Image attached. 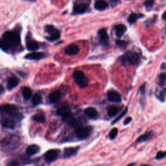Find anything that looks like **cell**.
<instances>
[{"label":"cell","mask_w":166,"mask_h":166,"mask_svg":"<svg viewBox=\"0 0 166 166\" xmlns=\"http://www.w3.org/2000/svg\"><path fill=\"white\" fill-rule=\"evenodd\" d=\"M20 37L16 32L7 31L3 34L1 39V47L2 50L7 51L11 47H17L20 44Z\"/></svg>","instance_id":"6da1fadb"},{"label":"cell","mask_w":166,"mask_h":166,"mask_svg":"<svg viewBox=\"0 0 166 166\" xmlns=\"http://www.w3.org/2000/svg\"><path fill=\"white\" fill-rule=\"evenodd\" d=\"M1 111L4 112L7 115H9L11 118H13L21 119L22 117H23V116L19 112V108L18 107L14 104H5L2 105Z\"/></svg>","instance_id":"7a4b0ae2"},{"label":"cell","mask_w":166,"mask_h":166,"mask_svg":"<svg viewBox=\"0 0 166 166\" xmlns=\"http://www.w3.org/2000/svg\"><path fill=\"white\" fill-rule=\"evenodd\" d=\"M120 61L124 64H129L130 65H135L139 62V56L136 52L128 51L122 56L119 59Z\"/></svg>","instance_id":"3957f363"},{"label":"cell","mask_w":166,"mask_h":166,"mask_svg":"<svg viewBox=\"0 0 166 166\" xmlns=\"http://www.w3.org/2000/svg\"><path fill=\"white\" fill-rule=\"evenodd\" d=\"M73 77L79 87L81 88H85L88 86L89 80L82 71L79 70L74 71Z\"/></svg>","instance_id":"277c9868"},{"label":"cell","mask_w":166,"mask_h":166,"mask_svg":"<svg viewBox=\"0 0 166 166\" xmlns=\"http://www.w3.org/2000/svg\"><path fill=\"white\" fill-rule=\"evenodd\" d=\"M92 127H79L75 130V135L79 140L88 138L92 132Z\"/></svg>","instance_id":"5b68a950"},{"label":"cell","mask_w":166,"mask_h":166,"mask_svg":"<svg viewBox=\"0 0 166 166\" xmlns=\"http://www.w3.org/2000/svg\"><path fill=\"white\" fill-rule=\"evenodd\" d=\"M45 31L48 33L49 36L46 38V39L50 42H54L59 39L60 34L59 30L55 28L54 26L51 25H47L45 27Z\"/></svg>","instance_id":"8992f818"},{"label":"cell","mask_w":166,"mask_h":166,"mask_svg":"<svg viewBox=\"0 0 166 166\" xmlns=\"http://www.w3.org/2000/svg\"><path fill=\"white\" fill-rule=\"evenodd\" d=\"M56 112H57V114L59 116L62 117L64 121H65L69 117L72 116V114L71 112V109L67 104H62V106H60L57 109Z\"/></svg>","instance_id":"52a82bcc"},{"label":"cell","mask_w":166,"mask_h":166,"mask_svg":"<svg viewBox=\"0 0 166 166\" xmlns=\"http://www.w3.org/2000/svg\"><path fill=\"white\" fill-rule=\"evenodd\" d=\"M59 153V150L57 149L49 150L44 154L45 160L47 163H51V162H54L58 158Z\"/></svg>","instance_id":"ba28073f"},{"label":"cell","mask_w":166,"mask_h":166,"mask_svg":"<svg viewBox=\"0 0 166 166\" xmlns=\"http://www.w3.org/2000/svg\"><path fill=\"white\" fill-rule=\"evenodd\" d=\"M107 97L109 101L113 102V103H119L122 101V96H121L119 93L116 91V90H110V91H108L107 92Z\"/></svg>","instance_id":"9c48e42d"},{"label":"cell","mask_w":166,"mask_h":166,"mask_svg":"<svg viewBox=\"0 0 166 166\" xmlns=\"http://www.w3.org/2000/svg\"><path fill=\"white\" fill-rule=\"evenodd\" d=\"M79 150V147H66L64 150L63 157L64 158H69L71 156L76 155Z\"/></svg>","instance_id":"30bf717a"},{"label":"cell","mask_w":166,"mask_h":166,"mask_svg":"<svg viewBox=\"0 0 166 166\" xmlns=\"http://www.w3.org/2000/svg\"><path fill=\"white\" fill-rule=\"evenodd\" d=\"M64 52L66 55L70 56L77 55L79 52V47L76 44H70L65 49Z\"/></svg>","instance_id":"8fae6325"},{"label":"cell","mask_w":166,"mask_h":166,"mask_svg":"<svg viewBox=\"0 0 166 166\" xmlns=\"http://www.w3.org/2000/svg\"><path fill=\"white\" fill-rule=\"evenodd\" d=\"M84 114L90 119H96L98 117V112L96 108L93 107H89L85 109Z\"/></svg>","instance_id":"7c38bea8"},{"label":"cell","mask_w":166,"mask_h":166,"mask_svg":"<svg viewBox=\"0 0 166 166\" xmlns=\"http://www.w3.org/2000/svg\"><path fill=\"white\" fill-rule=\"evenodd\" d=\"M40 151V147L37 145L33 144L29 145L27 147V148L26 149V154L28 156H33L35 154H38Z\"/></svg>","instance_id":"4fadbf2b"},{"label":"cell","mask_w":166,"mask_h":166,"mask_svg":"<svg viewBox=\"0 0 166 166\" xmlns=\"http://www.w3.org/2000/svg\"><path fill=\"white\" fill-rule=\"evenodd\" d=\"M1 125L3 127L6 128V129H13L16 127V123L12 119L5 118L2 120Z\"/></svg>","instance_id":"5bb4252c"},{"label":"cell","mask_w":166,"mask_h":166,"mask_svg":"<svg viewBox=\"0 0 166 166\" xmlns=\"http://www.w3.org/2000/svg\"><path fill=\"white\" fill-rule=\"evenodd\" d=\"M98 35L99 36L100 42L103 45H106L108 41V36L106 29H101L98 32Z\"/></svg>","instance_id":"9a60e30c"},{"label":"cell","mask_w":166,"mask_h":166,"mask_svg":"<svg viewBox=\"0 0 166 166\" xmlns=\"http://www.w3.org/2000/svg\"><path fill=\"white\" fill-rule=\"evenodd\" d=\"M88 9V6L84 3H77L73 7V12L75 14H82L85 13Z\"/></svg>","instance_id":"2e32d148"},{"label":"cell","mask_w":166,"mask_h":166,"mask_svg":"<svg viewBox=\"0 0 166 166\" xmlns=\"http://www.w3.org/2000/svg\"><path fill=\"white\" fill-rule=\"evenodd\" d=\"M45 57V54L41 52H33L26 55L25 58L28 60H40Z\"/></svg>","instance_id":"e0dca14e"},{"label":"cell","mask_w":166,"mask_h":166,"mask_svg":"<svg viewBox=\"0 0 166 166\" xmlns=\"http://www.w3.org/2000/svg\"><path fill=\"white\" fill-rule=\"evenodd\" d=\"M19 84V80L15 77H10L7 83V88L9 90H11L16 88Z\"/></svg>","instance_id":"ac0fdd59"},{"label":"cell","mask_w":166,"mask_h":166,"mask_svg":"<svg viewBox=\"0 0 166 166\" xmlns=\"http://www.w3.org/2000/svg\"><path fill=\"white\" fill-rule=\"evenodd\" d=\"M153 136H154L153 132H152V131L147 132V133H146L145 134L140 136H139L138 138V139H137L136 142L137 143H143V142H147V141L150 140V139H152Z\"/></svg>","instance_id":"d6986e66"},{"label":"cell","mask_w":166,"mask_h":166,"mask_svg":"<svg viewBox=\"0 0 166 166\" xmlns=\"http://www.w3.org/2000/svg\"><path fill=\"white\" fill-rule=\"evenodd\" d=\"M60 96H61V93L59 90H55V91L52 92L48 96V99L50 101V103H55L56 102H57L60 99Z\"/></svg>","instance_id":"ffe728a7"},{"label":"cell","mask_w":166,"mask_h":166,"mask_svg":"<svg viewBox=\"0 0 166 166\" xmlns=\"http://www.w3.org/2000/svg\"><path fill=\"white\" fill-rule=\"evenodd\" d=\"M114 29H115L116 35L118 38H121L123 36V35L124 33H125L127 31V27L125 25H124L123 24H120V25H116Z\"/></svg>","instance_id":"44dd1931"},{"label":"cell","mask_w":166,"mask_h":166,"mask_svg":"<svg viewBox=\"0 0 166 166\" xmlns=\"http://www.w3.org/2000/svg\"><path fill=\"white\" fill-rule=\"evenodd\" d=\"M26 47L29 51H36L39 49V44L35 40H30L27 42Z\"/></svg>","instance_id":"7402d4cb"},{"label":"cell","mask_w":166,"mask_h":166,"mask_svg":"<svg viewBox=\"0 0 166 166\" xmlns=\"http://www.w3.org/2000/svg\"><path fill=\"white\" fill-rule=\"evenodd\" d=\"M108 4L104 0H98L95 3V8L98 10H103L108 8Z\"/></svg>","instance_id":"603a6c76"},{"label":"cell","mask_w":166,"mask_h":166,"mask_svg":"<svg viewBox=\"0 0 166 166\" xmlns=\"http://www.w3.org/2000/svg\"><path fill=\"white\" fill-rule=\"evenodd\" d=\"M120 110V108L116 107V106H110L107 109V114L108 115L109 117L110 118H113V117H115L119 111Z\"/></svg>","instance_id":"cb8c5ba5"},{"label":"cell","mask_w":166,"mask_h":166,"mask_svg":"<svg viewBox=\"0 0 166 166\" xmlns=\"http://www.w3.org/2000/svg\"><path fill=\"white\" fill-rule=\"evenodd\" d=\"M32 104L34 106H37L42 103V96L39 93H36L32 97Z\"/></svg>","instance_id":"d4e9b609"},{"label":"cell","mask_w":166,"mask_h":166,"mask_svg":"<svg viewBox=\"0 0 166 166\" xmlns=\"http://www.w3.org/2000/svg\"><path fill=\"white\" fill-rule=\"evenodd\" d=\"M32 91L29 87H24L22 89V96L25 99H29L31 97Z\"/></svg>","instance_id":"484cf974"},{"label":"cell","mask_w":166,"mask_h":166,"mask_svg":"<svg viewBox=\"0 0 166 166\" xmlns=\"http://www.w3.org/2000/svg\"><path fill=\"white\" fill-rule=\"evenodd\" d=\"M33 120L37 123H43L46 122V118L42 114H36L33 116Z\"/></svg>","instance_id":"4316f807"},{"label":"cell","mask_w":166,"mask_h":166,"mask_svg":"<svg viewBox=\"0 0 166 166\" xmlns=\"http://www.w3.org/2000/svg\"><path fill=\"white\" fill-rule=\"evenodd\" d=\"M141 16H142V15H140V14H136V13H133V14H131L129 18H128V21L129 22L130 24H134L135 23L136 21V20H138V19L139 18H140Z\"/></svg>","instance_id":"83f0119b"},{"label":"cell","mask_w":166,"mask_h":166,"mask_svg":"<svg viewBox=\"0 0 166 166\" xmlns=\"http://www.w3.org/2000/svg\"><path fill=\"white\" fill-rule=\"evenodd\" d=\"M128 112V108H125V110H123L122 112V114H121L118 117H117V118L113 121L112 123V124H114L116 123H118L119 121H120L121 119H122L123 117H124V116H125L127 114V113Z\"/></svg>","instance_id":"f1b7e54d"},{"label":"cell","mask_w":166,"mask_h":166,"mask_svg":"<svg viewBox=\"0 0 166 166\" xmlns=\"http://www.w3.org/2000/svg\"><path fill=\"white\" fill-rule=\"evenodd\" d=\"M118 134V129L117 128H114L111 131L110 134H109V138L111 139V140H114V139L117 137Z\"/></svg>","instance_id":"f546056e"},{"label":"cell","mask_w":166,"mask_h":166,"mask_svg":"<svg viewBox=\"0 0 166 166\" xmlns=\"http://www.w3.org/2000/svg\"><path fill=\"white\" fill-rule=\"evenodd\" d=\"M158 80H159V84L163 85L164 82L166 81V74L165 73L160 74L159 77H158Z\"/></svg>","instance_id":"4dcf8cb0"},{"label":"cell","mask_w":166,"mask_h":166,"mask_svg":"<svg viewBox=\"0 0 166 166\" xmlns=\"http://www.w3.org/2000/svg\"><path fill=\"white\" fill-rule=\"evenodd\" d=\"M166 156V151H159L156 156V160H161L163 159Z\"/></svg>","instance_id":"1f68e13d"},{"label":"cell","mask_w":166,"mask_h":166,"mask_svg":"<svg viewBox=\"0 0 166 166\" xmlns=\"http://www.w3.org/2000/svg\"><path fill=\"white\" fill-rule=\"evenodd\" d=\"M154 1H155V0H146V1L145 2V5L147 8H151L154 5Z\"/></svg>","instance_id":"d6a6232c"},{"label":"cell","mask_w":166,"mask_h":166,"mask_svg":"<svg viewBox=\"0 0 166 166\" xmlns=\"http://www.w3.org/2000/svg\"><path fill=\"white\" fill-rule=\"evenodd\" d=\"M116 44L121 47H125L127 46V42H126L125 41H123V40H118L116 41Z\"/></svg>","instance_id":"836d02e7"},{"label":"cell","mask_w":166,"mask_h":166,"mask_svg":"<svg viewBox=\"0 0 166 166\" xmlns=\"http://www.w3.org/2000/svg\"><path fill=\"white\" fill-rule=\"evenodd\" d=\"M18 165H20V163L17 160H14L10 162L8 164V166H18Z\"/></svg>","instance_id":"e575fe53"},{"label":"cell","mask_w":166,"mask_h":166,"mask_svg":"<svg viewBox=\"0 0 166 166\" xmlns=\"http://www.w3.org/2000/svg\"><path fill=\"white\" fill-rule=\"evenodd\" d=\"M132 119H132L131 117H128V118H127L124 121V125H127V124H129L132 122Z\"/></svg>","instance_id":"d590c367"},{"label":"cell","mask_w":166,"mask_h":166,"mask_svg":"<svg viewBox=\"0 0 166 166\" xmlns=\"http://www.w3.org/2000/svg\"><path fill=\"white\" fill-rule=\"evenodd\" d=\"M164 93H163V92H160V93H159V95H158V99H159L160 101H164Z\"/></svg>","instance_id":"8d00e7d4"},{"label":"cell","mask_w":166,"mask_h":166,"mask_svg":"<svg viewBox=\"0 0 166 166\" xmlns=\"http://www.w3.org/2000/svg\"><path fill=\"white\" fill-rule=\"evenodd\" d=\"M162 18H163V19H164V20H166V11L163 14V16H162Z\"/></svg>","instance_id":"74e56055"},{"label":"cell","mask_w":166,"mask_h":166,"mask_svg":"<svg viewBox=\"0 0 166 166\" xmlns=\"http://www.w3.org/2000/svg\"><path fill=\"white\" fill-rule=\"evenodd\" d=\"M111 1L112 3H116L118 1H119V0H111Z\"/></svg>","instance_id":"f35d334b"},{"label":"cell","mask_w":166,"mask_h":166,"mask_svg":"<svg viewBox=\"0 0 166 166\" xmlns=\"http://www.w3.org/2000/svg\"><path fill=\"white\" fill-rule=\"evenodd\" d=\"M136 165V164H135V163H133V164H129V165H128L127 166H134V165Z\"/></svg>","instance_id":"ab89813d"},{"label":"cell","mask_w":166,"mask_h":166,"mask_svg":"<svg viewBox=\"0 0 166 166\" xmlns=\"http://www.w3.org/2000/svg\"><path fill=\"white\" fill-rule=\"evenodd\" d=\"M141 166H150V165H142Z\"/></svg>","instance_id":"60d3db41"}]
</instances>
